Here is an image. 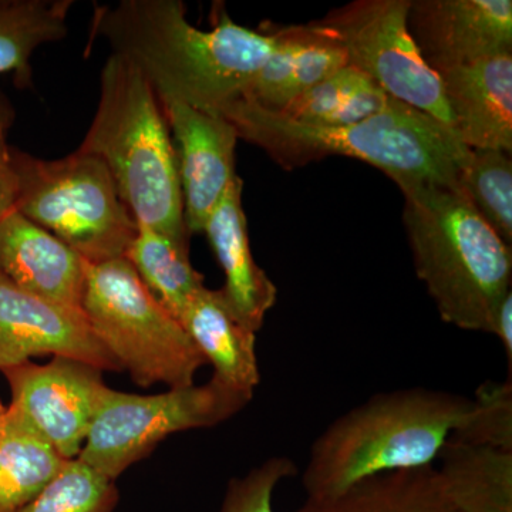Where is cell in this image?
I'll list each match as a JSON object with an SVG mask.
<instances>
[{
  "mask_svg": "<svg viewBox=\"0 0 512 512\" xmlns=\"http://www.w3.org/2000/svg\"><path fill=\"white\" fill-rule=\"evenodd\" d=\"M214 26L191 25L181 0H121L97 6L92 37L144 74L158 99L217 113L239 99L275 49L274 29L238 25L224 8Z\"/></svg>",
  "mask_w": 512,
  "mask_h": 512,
  "instance_id": "1",
  "label": "cell"
},
{
  "mask_svg": "<svg viewBox=\"0 0 512 512\" xmlns=\"http://www.w3.org/2000/svg\"><path fill=\"white\" fill-rule=\"evenodd\" d=\"M218 114L239 138L286 170L330 156L356 158L379 168L402 191L424 185L460 191L461 165L471 150L440 121L396 99L375 116L345 126L299 123L242 97Z\"/></svg>",
  "mask_w": 512,
  "mask_h": 512,
  "instance_id": "2",
  "label": "cell"
},
{
  "mask_svg": "<svg viewBox=\"0 0 512 512\" xmlns=\"http://www.w3.org/2000/svg\"><path fill=\"white\" fill-rule=\"evenodd\" d=\"M470 409L468 397L426 387L375 394L312 444L302 474L306 495L323 500L372 477L433 467Z\"/></svg>",
  "mask_w": 512,
  "mask_h": 512,
  "instance_id": "3",
  "label": "cell"
},
{
  "mask_svg": "<svg viewBox=\"0 0 512 512\" xmlns=\"http://www.w3.org/2000/svg\"><path fill=\"white\" fill-rule=\"evenodd\" d=\"M402 192L414 271L440 318L468 332L491 333L495 312L511 292L510 245L460 191L424 185Z\"/></svg>",
  "mask_w": 512,
  "mask_h": 512,
  "instance_id": "4",
  "label": "cell"
},
{
  "mask_svg": "<svg viewBox=\"0 0 512 512\" xmlns=\"http://www.w3.org/2000/svg\"><path fill=\"white\" fill-rule=\"evenodd\" d=\"M77 150L99 157L137 225L188 239L177 157L156 90L130 60L111 53L100 99Z\"/></svg>",
  "mask_w": 512,
  "mask_h": 512,
  "instance_id": "5",
  "label": "cell"
},
{
  "mask_svg": "<svg viewBox=\"0 0 512 512\" xmlns=\"http://www.w3.org/2000/svg\"><path fill=\"white\" fill-rule=\"evenodd\" d=\"M15 210L55 235L89 264L126 255L137 222L121 200L106 164L76 150L43 160L12 148Z\"/></svg>",
  "mask_w": 512,
  "mask_h": 512,
  "instance_id": "6",
  "label": "cell"
},
{
  "mask_svg": "<svg viewBox=\"0 0 512 512\" xmlns=\"http://www.w3.org/2000/svg\"><path fill=\"white\" fill-rule=\"evenodd\" d=\"M82 311L97 338L138 386H191L207 365L180 320L158 302L126 256L89 264Z\"/></svg>",
  "mask_w": 512,
  "mask_h": 512,
  "instance_id": "7",
  "label": "cell"
},
{
  "mask_svg": "<svg viewBox=\"0 0 512 512\" xmlns=\"http://www.w3.org/2000/svg\"><path fill=\"white\" fill-rule=\"evenodd\" d=\"M249 402L212 377L201 386L194 383L158 394L109 389L77 458L116 481L171 434L218 426Z\"/></svg>",
  "mask_w": 512,
  "mask_h": 512,
  "instance_id": "8",
  "label": "cell"
},
{
  "mask_svg": "<svg viewBox=\"0 0 512 512\" xmlns=\"http://www.w3.org/2000/svg\"><path fill=\"white\" fill-rule=\"evenodd\" d=\"M410 5L412 0H355L311 23L332 36L348 64L387 96L429 114L454 133L440 77L424 62L407 28Z\"/></svg>",
  "mask_w": 512,
  "mask_h": 512,
  "instance_id": "9",
  "label": "cell"
},
{
  "mask_svg": "<svg viewBox=\"0 0 512 512\" xmlns=\"http://www.w3.org/2000/svg\"><path fill=\"white\" fill-rule=\"evenodd\" d=\"M12 402L9 407L45 437L64 458L79 457L107 390L103 370L52 357L46 365L30 362L3 370Z\"/></svg>",
  "mask_w": 512,
  "mask_h": 512,
  "instance_id": "10",
  "label": "cell"
},
{
  "mask_svg": "<svg viewBox=\"0 0 512 512\" xmlns=\"http://www.w3.org/2000/svg\"><path fill=\"white\" fill-rule=\"evenodd\" d=\"M46 355L70 357L103 372L123 370L82 311L37 298L0 274V372Z\"/></svg>",
  "mask_w": 512,
  "mask_h": 512,
  "instance_id": "11",
  "label": "cell"
},
{
  "mask_svg": "<svg viewBox=\"0 0 512 512\" xmlns=\"http://www.w3.org/2000/svg\"><path fill=\"white\" fill-rule=\"evenodd\" d=\"M170 127L188 234H202L235 173L237 130L224 116L160 100Z\"/></svg>",
  "mask_w": 512,
  "mask_h": 512,
  "instance_id": "12",
  "label": "cell"
},
{
  "mask_svg": "<svg viewBox=\"0 0 512 512\" xmlns=\"http://www.w3.org/2000/svg\"><path fill=\"white\" fill-rule=\"evenodd\" d=\"M407 28L434 73L512 53L511 0H412Z\"/></svg>",
  "mask_w": 512,
  "mask_h": 512,
  "instance_id": "13",
  "label": "cell"
},
{
  "mask_svg": "<svg viewBox=\"0 0 512 512\" xmlns=\"http://www.w3.org/2000/svg\"><path fill=\"white\" fill-rule=\"evenodd\" d=\"M0 274L37 298L82 311L86 261L16 210L0 222Z\"/></svg>",
  "mask_w": 512,
  "mask_h": 512,
  "instance_id": "14",
  "label": "cell"
},
{
  "mask_svg": "<svg viewBox=\"0 0 512 512\" xmlns=\"http://www.w3.org/2000/svg\"><path fill=\"white\" fill-rule=\"evenodd\" d=\"M454 133L471 150L512 153V53L437 73Z\"/></svg>",
  "mask_w": 512,
  "mask_h": 512,
  "instance_id": "15",
  "label": "cell"
},
{
  "mask_svg": "<svg viewBox=\"0 0 512 512\" xmlns=\"http://www.w3.org/2000/svg\"><path fill=\"white\" fill-rule=\"evenodd\" d=\"M242 188L244 181L237 175L208 218L204 234L224 271L225 284L220 291L228 308L256 333L275 305L278 289L252 255Z\"/></svg>",
  "mask_w": 512,
  "mask_h": 512,
  "instance_id": "16",
  "label": "cell"
},
{
  "mask_svg": "<svg viewBox=\"0 0 512 512\" xmlns=\"http://www.w3.org/2000/svg\"><path fill=\"white\" fill-rule=\"evenodd\" d=\"M272 29L275 49L241 96L262 109L279 113L326 77L348 66L343 47L312 23Z\"/></svg>",
  "mask_w": 512,
  "mask_h": 512,
  "instance_id": "17",
  "label": "cell"
},
{
  "mask_svg": "<svg viewBox=\"0 0 512 512\" xmlns=\"http://www.w3.org/2000/svg\"><path fill=\"white\" fill-rule=\"evenodd\" d=\"M180 323L205 362L214 367L212 379L252 400L261 382L256 333L235 318L220 289L204 286L195 293Z\"/></svg>",
  "mask_w": 512,
  "mask_h": 512,
  "instance_id": "18",
  "label": "cell"
},
{
  "mask_svg": "<svg viewBox=\"0 0 512 512\" xmlns=\"http://www.w3.org/2000/svg\"><path fill=\"white\" fill-rule=\"evenodd\" d=\"M437 468L456 512H512V451L450 440Z\"/></svg>",
  "mask_w": 512,
  "mask_h": 512,
  "instance_id": "19",
  "label": "cell"
},
{
  "mask_svg": "<svg viewBox=\"0 0 512 512\" xmlns=\"http://www.w3.org/2000/svg\"><path fill=\"white\" fill-rule=\"evenodd\" d=\"M295 512H456L436 467L369 478L345 493L309 500Z\"/></svg>",
  "mask_w": 512,
  "mask_h": 512,
  "instance_id": "20",
  "label": "cell"
},
{
  "mask_svg": "<svg viewBox=\"0 0 512 512\" xmlns=\"http://www.w3.org/2000/svg\"><path fill=\"white\" fill-rule=\"evenodd\" d=\"M64 458L16 413L6 409L0 437V512H19L46 487Z\"/></svg>",
  "mask_w": 512,
  "mask_h": 512,
  "instance_id": "21",
  "label": "cell"
},
{
  "mask_svg": "<svg viewBox=\"0 0 512 512\" xmlns=\"http://www.w3.org/2000/svg\"><path fill=\"white\" fill-rule=\"evenodd\" d=\"M73 0H0V76L32 84L30 59L39 47L62 42Z\"/></svg>",
  "mask_w": 512,
  "mask_h": 512,
  "instance_id": "22",
  "label": "cell"
},
{
  "mask_svg": "<svg viewBox=\"0 0 512 512\" xmlns=\"http://www.w3.org/2000/svg\"><path fill=\"white\" fill-rule=\"evenodd\" d=\"M124 256L148 291L178 320L192 296L204 288V278L191 265L188 239L138 225Z\"/></svg>",
  "mask_w": 512,
  "mask_h": 512,
  "instance_id": "23",
  "label": "cell"
},
{
  "mask_svg": "<svg viewBox=\"0 0 512 512\" xmlns=\"http://www.w3.org/2000/svg\"><path fill=\"white\" fill-rule=\"evenodd\" d=\"M392 99L370 77L348 64L293 100L279 114L299 123L345 126L375 116Z\"/></svg>",
  "mask_w": 512,
  "mask_h": 512,
  "instance_id": "24",
  "label": "cell"
},
{
  "mask_svg": "<svg viewBox=\"0 0 512 512\" xmlns=\"http://www.w3.org/2000/svg\"><path fill=\"white\" fill-rule=\"evenodd\" d=\"M458 190L505 244L512 245V161L501 150H470Z\"/></svg>",
  "mask_w": 512,
  "mask_h": 512,
  "instance_id": "25",
  "label": "cell"
},
{
  "mask_svg": "<svg viewBox=\"0 0 512 512\" xmlns=\"http://www.w3.org/2000/svg\"><path fill=\"white\" fill-rule=\"evenodd\" d=\"M117 503L114 481L73 458L64 461L56 477L19 512H113Z\"/></svg>",
  "mask_w": 512,
  "mask_h": 512,
  "instance_id": "26",
  "label": "cell"
},
{
  "mask_svg": "<svg viewBox=\"0 0 512 512\" xmlns=\"http://www.w3.org/2000/svg\"><path fill=\"white\" fill-rule=\"evenodd\" d=\"M450 440L512 451V379L481 384L471 399L466 423Z\"/></svg>",
  "mask_w": 512,
  "mask_h": 512,
  "instance_id": "27",
  "label": "cell"
},
{
  "mask_svg": "<svg viewBox=\"0 0 512 512\" xmlns=\"http://www.w3.org/2000/svg\"><path fill=\"white\" fill-rule=\"evenodd\" d=\"M296 474L298 467L291 458H268L247 476L231 480L220 512H275L272 505L275 488Z\"/></svg>",
  "mask_w": 512,
  "mask_h": 512,
  "instance_id": "28",
  "label": "cell"
},
{
  "mask_svg": "<svg viewBox=\"0 0 512 512\" xmlns=\"http://www.w3.org/2000/svg\"><path fill=\"white\" fill-rule=\"evenodd\" d=\"M16 120V110L8 94L0 89V222L15 210L18 183L13 167L9 134Z\"/></svg>",
  "mask_w": 512,
  "mask_h": 512,
  "instance_id": "29",
  "label": "cell"
},
{
  "mask_svg": "<svg viewBox=\"0 0 512 512\" xmlns=\"http://www.w3.org/2000/svg\"><path fill=\"white\" fill-rule=\"evenodd\" d=\"M491 335L500 339L508 363V379H512V291L508 292L495 312Z\"/></svg>",
  "mask_w": 512,
  "mask_h": 512,
  "instance_id": "30",
  "label": "cell"
},
{
  "mask_svg": "<svg viewBox=\"0 0 512 512\" xmlns=\"http://www.w3.org/2000/svg\"><path fill=\"white\" fill-rule=\"evenodd\" d=\"M6 409L8 406H3V403L0 402V437H2L3 424H5Z\"/></svg>",
  "mask_w": 512,
  "mask_h": 512,
  "instance_id": "31",
  "label": "cell"
}]
</instances>
